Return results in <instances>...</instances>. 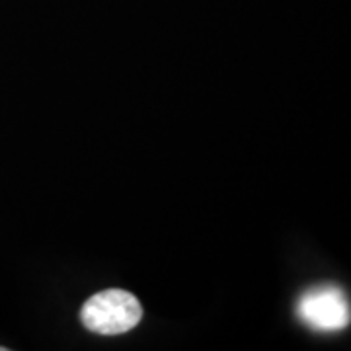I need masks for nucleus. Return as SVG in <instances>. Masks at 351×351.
<instances>
[{
  "label": "nucleus",
  "mask_w": 351,
  "mask_h": 351,
  "mask_svg": "<svg viewBox=\"0 0 351 351\" xmlns=\"http://www.w3.org/2000/svg\"><path fill=\"white\" fill-rule=\"evenodd\" d=\"M8 350V348H2V346H0V351H6Z\"/></svg>",
  "instance_id": "7ed1b4c3"
},
{
  "label": "nucleus",
  "mask_w": 351,
  "mask_h": 351,
  "mask_svg": "<svg viewBox=\"0 0 351 351\" xmlns=\"http://www.w3.org/2000/svg\"><path fill=\"white\" fill-rule=\"evenodd\" d=\"M297 314L306 326L322 332L341 330L350 324V302L343 291L334 285H322L306 291L299 299Z\"/></svg>",
  "instance_id": "f03ea898"
},
{
  "label": "nucleus",
  "mask_w": 351,
  "mask_h": 351,
  "mask_svg": "<svg viewBox=\"0 0 351 351\" xmlns=\"http://www.w3.org/2000/svg\"><path fill=\"white\" fill-rule=\"evenodd\" d=\"M80 320L94 334L117 336L133 330L143 320V306L129 291L106 289L82 304Z\"/></svg>",
  "instance_id": "f257e3e1"
}]
</instances>
